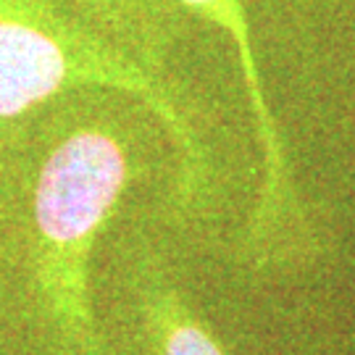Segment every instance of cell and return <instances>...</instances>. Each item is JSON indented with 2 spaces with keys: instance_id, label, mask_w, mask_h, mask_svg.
<instances>
[{
  "instance_id": "3957f363",
  "label": "cell",
  "mask_w": 355,
  "mask_h": 355,
  "mask_svg": "<svg viewBox=\"0 0 355 355\" xmlns=\"http://www.w3.org/2000/svg\"><path fill=\"white\" fill-rule=\"evenodd\" d=\"M98 35L158 74L174 35V0H58Z\"/></svg>"
},
{
  "instance_id": "7a4b0ae2",
  "label": "cell",
  "mask_w": 355,
  "mask_h": 355,
  "mask_svg": "<svg viewBox=\"0 0 355 355\" xmlns=\"http://www.w3.org/2000/svg\"><path fill=\"white\" fill-rule=\"evenodd\" d=\"M82 89H105L142 103L179 145L187 184L198 182L195 135L161 76L58 0H0V171L24 148L32 116Z\"/></svg>"
},
{
  "instance_id": "5b68a950",
  "label": "cell",
  "mask_w": 355,
  "mask_h": 355,
  "mask_svg": "<svg viewBox=\"0 0 355 355\" xmlns=\"http://www.w3.org/2000/svg\"><path fill=\"white\" fill-rule=\"evenodd\" d=\"M142 308L161 355H224L214 337L190 313H184L171 292L148 295Z\"/></svg>"
},
{
  "instance_id": "277c9868",
  "label": "cell",
  "mask_w": 355,
  "mask_h": 355,
  "mask_svg": "<svg viewBox=\"0 0 355 355\" xmlns=\"http://www.w3.org/2000/svg\"><path fill=\"white\" fill-rule=\"evenodd\" d=\"M179 8L198 13L200 19L211 21L218 26L224 35L232 37L237 55H240L242 71H245V82H248V92H250V103H253V114L258 121V135L263 142V153H266V198L261 203V211L271 218L279 216L282 208V150H279V137L274 129V119L271 111L263 103V92H261V79H258V69H255V53L253 42H250V24L245 16V6L242 0H174Z\"/></svg>"
},
{
  "instance_id": "6da1fadb",
  "label": "cell",
  "mask_w": 355,
  "mask_h": 355,
  "mask_svg": "<svg viewBox=\"0 0 355 355\" xmlns=\"http://www.w3.org/2000/svg\"><path fill=\"white\" fill-rule=\"evenodd\" d=\"M132 182V153L108 119H61L42 132L24 216L3 218L13 324L42 355H108L89 300V258Z\"/></svg>"
}]
</instances>
